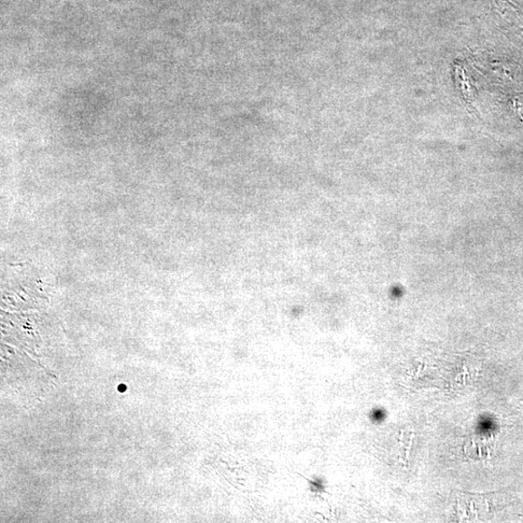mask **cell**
<instances>
[{
    "instance_id": "6da1fadb",
    "label": "cell",
    "mask_w": 523,
    "mask_h": 523,
    "mask_svg": "<svg viewBox=\"0 0 523 523\" xmlns=\"http://www.w3.org/2000/svg\"><path fill=\"white\" fill-rule=\"evenodd\" d=\"M456 78L466 102H470L473 98L472 84L470 82V78L466 75L465 70L461 66H456Z\"/></svg>"
}]
</instances>
